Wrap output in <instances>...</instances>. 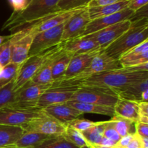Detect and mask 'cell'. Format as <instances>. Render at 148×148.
Wrapping results in <instances>:
<instances>
[{"label": "cell", "mask_w": 148, "mask_h": 148, "mask_svg": "<svg viewBox=\"0 0 148 148\" xmlns=\"http://www.w3.org/2000/svg\"><path fill=\"white\" fill-rule=\"evenodd\" d=\"M146 79H148V63L97 74L79 82L75 86L106 88L117 93L134 82Z\"/></svg>", "instance_id": "1"}, {"label": "cell", "mask_w": 148, "mask_h": 148, "mask_svg": "<svg viewBox=\"0 0 148 148\" xmlns=\"http://www.w3.org/2000/svg\"><path fill=\"white\" fill-rule=\"evenodd\" d=\"M59 0H33L31 4L19 13H12L2 26L12 33L19 31L34 22L62 12L58 8Z\"/></svg>", "instance_id": "2"}, {"label": "cell", "mask_w": 148, "mask_h": 148, "mask_svg": "<svg viewBox=\"0 0 148 148\" xmlns=\"http://www.w3.org/2000/svg\"><path fill=\"white\" fill-rule=\"evenodd\" d=\"M131 27L118 39L104 49L111 57L119 59L121 56L148 39L147 18L131 22Z\"/></svg>", "instance_id": "3"}, {"label": "cell", "mask_w": 148, "mask_h": 148, "mask_svg": "<svg viewBox=\"0 0 148 148\" xmlns=\"http://www.w3.org/2000/svg\"><path fill=\"white\" fill-rule=\"evenodd\" d=\"M121 68H122V66L118 59H115L109 56L104 52V50H103L99 54L93 58L89 66L81 73L78 74L77 75L70 79L54 82L52 84L51 87L66 86V85L75 86L79 82L97 74L102 73L107 71L119 69Z\"/></svg>", "instance_id": "4"}, {"label": "cell", "mask_w": 148, "mask_h": 148, "mask_svg": "<svg viewBox=\"0 0 148 148\" xmlns=\"http://www.w3.org/2000/svg\"><path fill=\"white\" fill-rule=\"evenodd\" d=\"M64 48V42H62L57 46L45 50L40 53L30 56L26 59L25 62L21 65L20 72L14 81V92L21 88L24 84L31 79V78L38 72L40 68L44 65L46 61L56 53L59 49Z\"/></svg>", "instance_id": "5"}, {"label": "cell", "mask_w": 148, "mask_h": 148, "mask_svg": "<svg viewBox=\"0 0 148 148\" xmlns=\"http://www.w3.org/2000/svg\"><path fill=\"white\" fill-rule=\"evenodd\" d=\"M118 99V94L110 89L97 87H79L71 101L114 107Z\"/></svg>", "instance_id": "6"}, {"label": "cell", "mask_w": 148, "mask_h": 148, "mask_svg": "<svg viewBox=\"0 0 148 148\" xmlns=\"http://www.w3.org/2000/svg\"><path fill=\"white\" fill-rule=\"evenodd\" d=\"M52 86V83L40 85L29 80L14 92V101L8 106L17 108H38L37 103L42 94Z\"/></svg>", "instance_id": "7"}, {"label": "cell", "mask_w": 148, "mask_h": 148, "mask_svg": "<svg viewBox=\"0 0 148 148\" xmlns=\"http://www.w3.org/2000/svg\"><path fill=\"white\" fill-rule=\"evenodd\" d=\"M44 114L43 109L39 108L7 106L0 109V124L22 127L31 120L42 116Z\"/></svg>", "instance_id": "8"}, {"label": "cell", "mask_w": 148, "mask_h": 148, "mask_svg": "<svg viewBox=\"0 0 148 148\" xmlns=\"http://www.w3.org/2000/svg\"><path fill=\"white\" fill-rule=\"evenodd\" d=\"M36 34L31 26L16 32L15 40L12 47L11 63L23 64L25 62Z\"/></svg>", "instance_id": "9"}, {"label": "cell", "mask_w": 148, "mask_h": 148, "mask_svg": "<svg viewBox=\"0 0 148 148\" xmlns=\"http://www.w3.org/2000/svg\"><path fill=\"white\" fill-rule=\"evenodd\" d=\"M21 127L25 132H33L48 136H58L64 132L66 125L45 113L42 116L31 120Z\"/></svg>", "instance_id": "10"}, {"label": "cell", "mask_w": 148, "mask_h": 148, "mask_svg": "<svg viewBox=\"0 0 148 148\" xmlns=\"http://www.w3.org/2000/svg\"><path fill=\"white\" fill-rule=\"evenodd\" d=\"M64 25V23L36 34L30 46L28 57L62 43Z\"/></svg>", "instance_id": "11"}, {"label": "cell", "mask_w": 148, "mask_h": 148, "mask_svg": "<svg viewBox=\"0 0 148 148\" xmlns=\"http://www.w3.org/2000/svg\"><path fill=\"white\" fill-rule=\"evenodd\" d=\"M77 86H55L51 87L45 91L37 103V107L43 109L49 106L65 103L71 101L74 93L77 90Z\"/></svg>", "instance_id": "12"}, {"label": "cell", "mask_w": 148, "mask_h": 148, "mask_svg": "<svg viewBox=\"0 0 148 148\" xmlns=\"http://www.w3.org/2000/svg\"><path fill=\"white\" fill-rule=\"evenodd\" d=\"M131 25L132 23L130 20H124L85 36L92 38L98 43L100 48L105 49L128 30Z\"/></svg>", "instance_id": "13"}, {"label": "cell", "mask_w": 148, "mask_h": 148, "mask_svg": "<svg viewBox=\"0 0 148 148\" xmlns=\"http://www.w3.org/2000/svg\"><path fill=\"white\" fill-rule=\"evenodd\" d=\"M90 22V19L88 14V7L74 14L64 23L62 41L65 42L80 37Z\"/></svg>", "instance_id": "14"}, {"label": "cell", "mask_w": 148, "mask_h": 148, "mask_svg": "<svg viewBox=\"0 0 148 148\" xmlns=\"http://www.w3.org/2000/svg\"><path fill=\"white\" fill-rule=\"evenodd\" d=\"M134 12H133L130 9L126 8L121 11L119 12L115 13V14L90 20V22L87 25L85 32L80 37L95 33L98 30H102V29L106 28L108 26L122 22L124 20H130V18L132 16Z\"/></svg>", "instance_id": "15"}, {"label": "cell", "mask_w": 148, "mask_h": 148, "mask_svg": "<svg viewBox=\"0 0 148 148\" xmlns=\"http://www.w3.org/2000/svg\"><path fill=\"white\" fill-rule=\"evenodd\" d=\"M103 50H104V49H97V50L87 52V53L74 55L71 59L64 77L62 80L70 79V78H72L77 75L78 74L81 73L82 71L85 70L89 66L93 58L98 54H99Z\"/></svg>", "instance_id": "16"}, {"label": "cell", "mask_w": 148, "mask_h": 148, "mask_svg": "<svg viewBox=\"0 0 148 148\" xmlns=\"http://www.w3.org/2000/svg\"><path fill=\"white\" fill-rule=\"evenodd\" d=\"M119 61L124 68L148 63V39L124 53Z\"/></svg>", "instance_id": "17"}, {"label": "cell", "mask_w": 148, "mask_h": 148, "mask_svg": "<svg viewBox=\"0 0 148 148\" xmlns=\"http://www.w3.org/2000/svg\"><path fill=\"white\" fill-rule=\"evenodd\" d=\"M43 111L48 115L66 125H67L71 121L79 118L81 115L84 114L82 112L75 109L66 103L49 106L43 108Z\"/></svg>", "instance_id": "18"}, {"label": "cell", "mask_w": 148, "mask_h": 148, "mask_svg": "<svg viewBox=\"0 0 148 148\" xmlns=\"http://www.w3.org/2000/svg\"><path fill=\"white\" fill-rule=\"evenodd\" d=\"M101 49L98 43L88 36H82L64 42V49L75 54L87 53Z\"/></svg>", "instance_id": "19"}, {"label": "cell", "mask_w": 148, "mask_h": 148, "mask_svg": "<svg viewBox=\"0 0 148 148\" xmlns=\"http://www.w3.org/2000/svg\"><path fill=\"white\" fill-rule=\"evenodd\" d=\"M64 51V48L59 49V51L53 53L49 59L46 62L43 66L40 68V70L31 78L30 80L36 84L40 85H46V84H53L52 79V69L55 62L57 58L60 56L61 53Z\"/></svg>", "instance_id": "20"}, {"label": "cell", "mask_w": 148, "mask_h": 148, "mask_svg": "<svg viewBox=\"0 0 148 148\" xmlns=\"http://www.w3.org/2000/svg\"><path fill=\"white\" fill-rule=\"evenodd\" d=\"M138 102L129 101L119 97L114 106L115 116L137 121L138 120Z\"/></svg>", "instance_id": "21"}, {"label": "cell", "mask_w": 148, "mask_h": 148, "mask_svg": "<svg viewBox=\"0 0 148 148\" xmlns=\"http://www.w3.org/2000/svg\"><path fill=\"white\" fill-rule=\"evenodd\" d=\"M70 106L73 107L75 109L81 111L83 114L90 113V114H96L100 115L107 116L112 118L115 116L114 107L108 106L98 105L94 103H88L78 102L75 101H69L66 103Z\"/></svg>", "instance_id": "22"}, {"label": "cell", "mask_w": 148, "mask_h": 148, "mask_svg": "<svg viewBox=\"0 0 148 148\" xmlns=\"http://www.w3.org/2000/svg\"><path fill=\"white\" fill-rule=\"evenodd\" d=\"M128 3L129 1L123 0V1H119V2L108 4V5L88 7L89 17L90 20H95V19L101 18V17L115 14V13L119 12L127 8Z\"/></svg>", "instance_id": "23"}, {"label": "cell", "mask_w": 148, "mask_h": 148, "mask_svg": "<svg viewBox=\"0 0 148 148\" xmlns=\"http://www.w3.org/2000/svg\"><path fill=\"white\" fill-rule=\"evenodd\" d=\"M25 131L21 127L0 124V148H8L20 138Z\"/></svg>", "instance_id": "24"}, {"label": "cell", "mask_w": 148, "mask_h": 148, "mask_svg": "<svg viewBox=\"0 0 148 148\" xmlns=\"http://www.w3.org/2000/svg\"><path fill=\"white\" fill-rule=\"evenodd\" d=\"M148 89V79L137 82L130 85L125 89L117 92L119 98L129 101L141 102V95L145 90Z\"/></svg>", "instance_id": "25"}, {"label": "cell", "mask_w": 148, "mask_h": 148, "mask_svg": "<svg viewBox=\"0 0 148 148\" xmlns=\"http://www.w3.org/2000/svg\"><path fill=\"white\" fill-rule=\"evenodd\" d=\"M75 55L72 52L64 51L57 58L52 69V79L53 83L62 80L64 77L71 59Z\"/></svg>", "instance_id": "26"}, {"label": "cell", "mask_w": 148, "mask_h": 148, "mask_svg": "<svg viewBox=\"0 0 148 148\" xmlns=\"http://www.w3.org/2000/svg\"><path fill=\"white\" fill-rule=\"evenodd\" d=\"M53 136H48L46 134H40L33 132H25L23 135L20 137L17 141H16L14 144L10 147H30L33 148L36 146L43 142L44 140L50 138Z\"/></svg>", "instance_id": "27"}, {"label": "cell", "mask_w": 148, "mask_h": 148, "mask_svg": "<svg viewBox=\"0 0 148 148\" xmlns=\"http://www.w3.org/2000/svg\"><path fill=\"white\" fill-rule=\"evenodd\" d=\"M106 123V121H96L92 127L82 132V134L90 144V146L100 144L103 137V130Z\"/></svg>", "instance_id": "28"}, {"label": "cell", "mask_w": 148, "mask_h": 148, "mask_svg": "<svg viewBox=\"0 0 148 148\" xmlns=\"http://www.w3.org/2000/svg\"><path fill=\"white\" fill-rule=\"evenodd\" d=\"M115 127L116 130L121 137L129 134H134L135 132V124L137 121L127 119L122 117L114 116L110 119Z\"/></svg>", "instance_id": "29"}, {"label": "cell", "mask_w": 148, "mask_h": 148, "mask_svg": "<svg viewBox=\"0 0 148 148\" xmlns=\"http://www.w3.org/2000/svg\"><path fill=\"white\" fill-rule=\"evenodd\" d=\"M22 64L10 63L0 71V89L15 80Z\"/></svg>", "instance_id": "30"}, {"label": "cell", "mask_w": 148, "mask_h": 148, "mask_svg": "<svg viewBox=\"0 0 148 148\" xmlns=\"http://www.w3.org/2000/svg\"><path fill=\"white\" fill-rule=\"evenodd\" d=\"M67 141L72 143L79 148L90 146V144L88 143L83 134L81 132L77 131L75 129L72 128L70 126L66 125V130L62 134Z\"/></svg>", "instance_id": "31"}, {"label": "cell", "mask_w": 148, "mask_h": 148, "mask_svg": "<svg viewBox=\"0 0 148 148\" xmlns=\"http://www.w3.org/2000/svg\"><path fill=\"white\" fill-rule=\"evenodd\" d=\"M33 148H79L69 143L62 135L53 136Z\"/></svg>", "instance_id": "32"}, {"label": "cell", "mask_w": 148, "mask_h": 148, "mask_svg": "<svg viewBox=\"0 0 148 148\" xmlns=\"http://www.w3.org/2000/svg\"><path fill=\"white\" fill-rule=\"evenodd\" d=\"M15 40V33L12 37L0 46V71L11 63L12 47Z\"/></svg>", "instance_id": "33"}, {"label": "cell", "mask_w": 148, "mask_h": 148, "mask_svg": "<svg viewBox=\"0 0 148 148\" xmlns=\"http://www.w3.org/2000/svg\"><path fill=\"white\" fill-rule=\"evenodd\" d=\"M14 81H12L0 89V109L8 106L14 101V92L13 88Z\"/></svg>", "instance_id": "34"}, {"label": "cell", "mask_w": 148, "mask_h": 148, "mask_svg": "<svg viewBox=\"0 0 148 148\" xmlns=\"http://www.w3.org/2000/svg\"><path fill=\"white\" fill-rule=\"evenodd\" d=\"M90 0H59L58 8L60 11H68L80 7H88Z\"/></svg>", "instance_id": "35"}, {"label": "cell", "mask_w": 148, "mask_h": 148, "mask_svg": "<svg viewBox=\"0 0 148 148\" xmlns=\"http://www.w3.org/2000/svg\"><path fill=\"white\" fill-rule=\"evenodd\" d=\"M95 122L96 121H92L90 120L85 119L77 118L71 121L67 125L70 126L71 127L75 129L77 131L82 132L85 131V130H88L91 127H92L95 124Z\"/></svg>", "instance_id": "36"}, {"label": "cell", "mask_w": 148, "mask_h": 148, "mask_svg": "<svg viewBox=\"0 0 148 148\" xmlns=\"http://www.w3.org/2000/svg\"><path fill=\"white\" fill-rule=\"evenodd\" d=\"M103 137L110 139L116 143H117L121 139V136L118 134L114 124L110 120L106 121V123L105 124L103 130Z\"/></svg>", "instance_id": "37"}, {"label": "cell", "mask_w": 148, "mask_h": 148, "mask_svg": "<svg viewBox=\"0 0 148 148\" xmlns=\"http://www.w3.org/2000/svg\"><path fill=\"white\" fill-rule=\"evenodd\" d=\"M13 9L12 13H19L24 11L33 1V0H8Z\"/></svg>", "instance_id": "38"}, {"label": "cell", "mask_w": 148, "mask_h": 148, "mask_svg": "<svg viewBox=\"0 0 148 148\" xmlns=\"http://www.w3.org/2000/svg\"><path fill=\"white\" fill-rule=\"evenodd\" d=\"M138 120L137 121L148 124V103L138 102Z\"/></svg>", "instance_id": "39"}, {"label": "cell", "mask_w": 148, "mask_h": 148, "mask_svg": "<svg viewBox=\"0 0 148 148\" xmlns=\"http://www.w3.org/2000/svg\"><path fill=\"white\" fill-rule=\"evenodd\" d=\"M135 132L142 138H148V124L137 121L135 124Z\"/></svg>", "instance_id": "40"}, {"label": "cell", "mask_w": 148, "mask_h": 148, "mask_svg": "<svg viewBox=\"0 0 148 148\" xmlns=\"http://www.w3.org/2000/svg\"><path fill=\"white\" fill-rule=\"evenodd\" d=\"M147 2L148 0H131L129 1L127 8L130 9L133 12H136L147 5Z\"/></svg>", "instance_id": "41"}, {"label": "cell", "mask_w": 148, "mask_h": 148, "mask_svg": "<svg viewBox=\"0 0 148 148\" xmlns=\"http://www.w3.org/2000/svg\"><path fill=\"white\" fill-rule=\"evenodd\" d=\"M123 0H90L88 4V7H100V6L108 5V4H115Z\"/></svg>", "instance_id": "42"}, {"label": "cell", "mask_w": 148, "mask_h": 148, "mask_svg": "<svg viewBox=\"0 0 148 148\" xmlns=\"http://www.w3.org/2000/svg\"><path fill=\"white\" fill-rule=\"evenodd\" d=\"M127 148H143V138L140 135L134 133L130 143L127 145Z\"/></svg>", "instance_id": "43"}, {"label": "cell", "mask_w": 148, "mask_h": 148, "mask_svg": "<svg viewBox=\"0 0 148 148\" xmlns=\"http://www.w3.org/2000/svg\"><path fill=\"white\" fill-rule=\"evenodd\" d=\"M133 134H129L124 136V137H121V139L116 143V145L119 146H121V147H127L132 139Z\"/></svg>", "instance_id": "44"}, {"label": "cell", "mask_w": 148, "mask_h": 148, "mask_svg": "<svg viewBox=\"0 0 148 148\" xmlns=\"http://www.w3.org/2000/svg\"><path fill=\"white\" fill-rule=\"evenodd\" d=\"M116 143L113 140H110V139L106 138L105 137H103L102 140H101V143H100V145L104 146V147H113L114 146L116 145Z\"/></svg>", "instance_id": "45"}, {"label": "cell", "mask_w": 148, "mask_h": 148, "mask_svg": "<svg viewBox=\"0 0 148 148\" xmlns=\"http://www.w3.org/2000/svg\"><path fill=\"white\" fill-rule=\"evenodd\" d=\"M14 33L11 35H9V36H0V46H1L2 43H4V42L7 41V40H9L10 38H11L13 36Z\"/></svg>", "instance_id": "46"}, {"label": "cell", "mask_w": 148, "mask_h": 148, "mask_svg": "<svg viewBox=\"0 0 148 148\" xmlns=\"http://www.w3.org/2000/svg\"><path fill=\"white\" fill-rule=\"evenodd\" d=\"M148 98V89L145 90L141 95V101L143 102H147Z\"/></svg>", "instance_id": "47"}, {"label": "cell", "mask_w": 148, "mask_h": 148, "mask_svg": "<svg viewBox=\"0 0 148 148\" xmlns=\"http://www.w3.org/2000/svg\"><path fill=\"white\" fill-rule=\"evenodd\" d=\"M143 148H148V138H143Z\"/></svg>", "instance_id": "48"}, {"label": "cell", "mask_w": 148, "mask_h": 148, "mask_svg": "<svg viewBox=\"0 0 148 148\" xmlns=\"http://www.w3.org/2000/svg\"><path fill=\"white\" fill-rule=\"evenodd\" d=\"M90 147H91L92 148H113V147H104V146L100 145H90Z\"/></svg>", "instance_id": "49"}, {"label": "cell", "mask_w": 148, "mask_h": 148, "mask_svg": "<svg viewBox=\"0 0 148 148\" xmlns=\"http://www.w3.org/2000/svg\"><path fill=\"white\" fill-rule=\"evenodd\" d=\"M113 148H127V147H121V146H119V145H117L116 144V145H115V146H114V147H113Z\"/></svg>", "instance_id": "50"}, {"label": "cell", "mask_w": 148, "mask_h": 148, "mask_svg": "<svg viewBox=\"0 0 148 148\" xmlns=\"http://www.w3.org/2000/svg\"><path fill=\"white\" fill-rule=\"evenodd\" d=\"M82 148H92V147H90V146H88V147H82Z\"/></svg>", "instance_id": "51"}, {"label": "cell", "mask_w": 148, "mask_h": 148, "mask_svg": "<svg viewBox=\"0 0 148 148\" xmlns=\"http://www.w3.org/2000/svg\"><path fill=\"white\" fill-rule=\"evenodd\" d=\"M11 148H24V147H11ZM27 148H30V147H27Z\"/></svg>", "instance_id": "52"}, {"label": "cell", "mask_w": 148, "mask_h": 148, "mask_svg": "<svg viewBox=\"0 0 148 148\" xmlns=\"http://www.w3.org/2000/svg\"><path fill=\"white\" fill-rule=\"evenodd\" d=\"M125 1H131V0H125Z\"/></svg>", "instance_id": "53"}]
</instances>
